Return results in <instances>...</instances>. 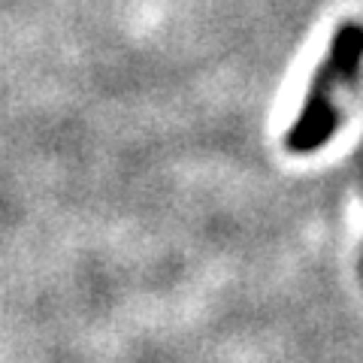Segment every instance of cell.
I'll return each mask as SVG.
<instances>
[{
	"label": "cell",
	"instance_id": "cell-1",
	"mask_svg": "<svg viewBox=\"0 0 363 363\" xmlns=\"http://www.w3.org/2000/svg\"><path fill=\"white\" fill-rule=\"evenodd\" d=\"M360 64H363V25L360 21H342L330 40L327 58L312 76L300 116L285 136L288 152L309 155L330 140L333 130L339 128V112L333 106V97L336 91L354 82Z\"/></svg>",
	"mask_w": 363,
	"mask_h": 363
}]
</instances>
